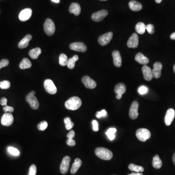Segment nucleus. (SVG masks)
Wrapping results in <instances>:
<instances>
[{
    "label": "nucleus",
    "instance_id": "4",
    "mask_svg": "<svg viewBox=\"0 0 175 175\" xmlns=\"http://www.w3.org/2000/svg\"><path fill=\"white\" fill-rule=\"evenodd\" d=\"M136 137L142 142H145L150 138L151 133L149 130L146 128H141L138 129L136 132Z\"/></svg>",
    "mask_w": 175,
    "mask_h": 175
},
{
    "label": "nucleus",
    "instance_id": "46",
    "mask_svg": "<svg viewBox=\"0 0 175 175\" xmlns=\"http://www.w3.org/2000/svg\"><path fill=\"white\" fill-rule=\"evenodd\" d=\"M7 99L6 97H2L1 99L0 100V104L2 106H7Z\"/></svg>",
    "mask_w": 175,
    "mask_h": 175
},
{
    "label": "nucleus",
    "instance_id": "32",
    "mask_svg": "<svg viewBox=\"0 0 175 175\" xmlns=\"http://www.w3.org/2000/svg\"><path fill=\"white\" fill-rule=\"evenodd\" d=\"M68 59L67 56L65 54H61L60 55L59 57V63L61 66H65L67 65Z\"/></svg>",
    "mask_w": 175,
    "mask_h": 175
},
{
    "label": "nucleus",
    "instance_id": "12",
    "mask_svg": "<svg viewBox=\"0 0 175 175\" xmlns=\"http://www.w3.org/2000/svg\"><path fill=\"white\" fill-rule=\"evenodd\" d=\"M70 48L72 50L79 52H85L87 50L86 45L81 42H77L71 44L70 45Z\"/></svg>",
    "mask_w": 175,
    "mask_h": 175
},
{
    "label": "nucleus",
    "instance_id": "40",
    "mask_svg": "<svg viewBox=\"0 0 175 175\" xmlns=\"http://www.w3.org/2000/svg\"><path fill=\"white\" fill-rule=\"evenodd\" d=\"M107 112L105 110H103L100 111H98L96 112V116L97 118H101L104 117H106L107 116Z\"/></svg>",
    "mask_w": 175,
    "mask_h": 175
},
{
    "label": "nucleus",
    "instance_id": "39",
    "mask_svg": "<svg viewBox=\"0 0 175 175\" xmlns=\"http://www.w3.org/2000/svg\"><path fill=\"white\" fill-rule=\"evenodd\" d=\"M37 174V167L35 165H32L29 170L28 175H36Z\"/></svg>",
    "mask_w": 175,
    "mask_h": 175
},
{
    "label": "nucleus",
    "instance_id": "43",
    "mask_svg": "<svg viewBox=\"0 0 175 175\" xmlns=\"http://www.w3.org/2000/svg\"><path fill=\"white\" fill-rule=\"evenodd\" d=\"M14 108H13L12 106H6L3 108V110L5 112H9L10 113L14 111Z\"/></svg>",
    "mask_w": 175,
    "mask_h": 175
},
{
    "label": "nucleus",
    "instance_id": "22",
    "mask_svg": "<svg viewBox=\"0 0 175 175\" xmlns=\"http://www.w3.org/2000/svg\"><path fill=\"white\" fill-rule=\"evenodd\" d=\"M135 59L137 62L144 65H146L149 62L148 58L144 56L142 53H138L136 54Z\"/></svg>",
    "mask_w": 175,
    "mask_h": 175
},
{
    "label": "nucleus",
    "instance_id": "34",
    "mask_svg": "<svg viewBox=\"0 0 175 175\" xmlns=\"http://www.w3.org/2000/svg\"><path fill=\"white\" fill-rule=\"evenodd\" d=\"M64 124L65 125V127L67 130H71L74 126L73 123L71 121V119L70 117H66L64 120Z\"/></svg>",
    "mask_w": 175,
    "mask_h": 175
},
{
    "label": "nucleus",
    "instance_id": "28",
    "mask_svg": "<svg viewBox=\"0 0 175 175\" xmlns=\"http://www.w3.org/2000/svg\"><path fill=\"white\" fill-rule=\"evenodd\" d=\"M31 66H32V63L27 58H23L19 65L20 69H22V70L28 69V68H31Z\"/></svg>",
    "mask_w": 175,
    "mask_h": 175
},
{
    "label": "nucleus",
    "instance_id": "17",
    "mask_svg": "<svg viewBox=\"0 0 175 175\" xmlns=\"http://www.w3.org/2000/svg\"><path fill=\"white\" fill-rule=\"evenodd\" d=\"M139 44V37L136 33H133L128 39L127 45L129 48H137Z\"/></svg>",
    "mask_w": 175,
    "mask_h": 175
},
{
    "label": "nucleus",
    "instance_id": "37",
    "mask_svg": "<svg viewBox=\"0 0 175 175\" xmlns=\"http://www.w3.org/2000/svg\"><path fill=\"white\" fill-rule=\"evenodd\" d=\"M48 127V123L45 121L41 122L38 125V128L39 130L44 131Z\"/></svg>",
    "mask_w": 175,
    "mask_h": 175
},
{
    "label": "nucleus",
    "instance_id": "24",
    "mask_svg": "<svg viewBox=\"0 0 175 175\" xmlns=\"http://www.w3.org/2000/svg\"><path fill=\"white\" fill-rule=\"evenodd\" d=\"M128 6H129V8L131 10L134 11H139L141 10L143 8V6L141 3L136 1H134V0L129 2Z\"/></svg>",
    "mask_w": 175,
    "mask_h": 175
},
{
    "label": "nucleus",
    "instance_id": "54",
    "mask_svg": "<svg viewBox=\"0 0 175 175\" xmlns=\"http://www.w3.org/2000/svg\"><path fill=\"white\" fill-rule=\"evenodd\" d=\"M99 1H108V0H99Z\"/></svg>",
    "mask_w": 175,
    "mask_h": 175
},
{
    "label": "nucleus",
    "instance_id": "6",
    "mask_svg": "<svg viewBox=\"0 0 175 175\" xmlns=\"http://www.w3.org/2000/svg\"><path fill=\"white\" fill-rule=\"evenodd\" d=\"M44 87L45 90L48 94H55L57 92V88L54 84L52 80L51 79H46L44 82Z\"/></svg>",
    "mask_w": 175,
    "mask_h": 175
},
{
    "label": "nucleus",
    "instance_id": "41",
    "mask_svg": "<svg viewBox=\"0 0 175 175\" xmlns=\"http://www.w3.org/2000/svg\"><path fill=\"white\" fill-rule=\"evenodd\" d=\"M146 30L148 32L149 34H152L154 33L155 28L154 25L152 24H148L146 25Z\"/></svg>",
    "mask_w": 175,
    "mask_h": 175
},
{
    "label": "nucleus",
    "instance_id": "18",
    "mask_svg": "<svg viewBox=\"0 0 175 175\" xmlns=\"http://www.w3.org/2000/svg\"><path fill=\"white\" fill-rule=\"evenodd\" d=\"M175 111L173 109H169L167 110L165 116V122L166 126H169L171 124L175 118Z\"/></svg>",
    "mask_w": 175,
    "mask_h": 175
},
{
    "label": "nucleus",
    "instance_id": "19",
    "mask_svg": "<svg viewBox=\"0 0 175 175\" xmlns=\"http://www.w3.org/2000/svg\"><path fill=\"white\" fill-rule=\"evenodd\" d=\"M113 63L117 67H120L122 65V58L120 53L117 50H115L112 52Z\"/></svg>",
    "mask_w": 175,
    "mask_h": 175
},
{
    "label": "nucleus",
    "instance_id": "16",
    "mask_svg": "<svg viewBox=\"0 0 175 175\" xmlns=\"http://www.w3.org/2000/svg\"><path fill=\"white\" fill-rule=\"evenodd\" d=\"M163 68V65L161 63L156 62L154 64L153 69L152 70L153 77L156 79H158L161 76V70Z\"/></svg>",
    "mask_w": 175,
    "mask_h": 175
},
{
    "label": "nucleus",
    "instance_id": "31",
    "mask_svg": "<svg viewBox=\"0 0 175 175\" xmlns=\"http://www.w3.org/2000/svg\"><path fill=\"white\" fill-rule=\"evenodd\" d=\"M128 168L130 170L134 171L136 173L143 172L144 171V168L141 166H139L133 164H131L128 165Z\"/></svg>",
    "mask_w": 175,
    "mask_h": 175
},
{
    "label": "nucleus",
    "instance_id": "33",
    "mask_svg": "<svg viewBox=\"0 0 175 175\" xmlns=\"http://www.w3.org/2000/svg\"><path fill=\"white\" fill-rule=\"evenodd\" d=\"M116 131L117 130L115 128H110L106 132V135H107L108 138L110 141H112V140L115 139V133Z\"/></svg>",
    "mask_w": 175,
    "mask_h": 175
},
{
    "label": "nucleus",
    "instance_id": "2",
    "mask_svg": "<svg viewBox=\"0 0 175 175\" xmlns=\"http://www.w3.org/2000/svg\"><path fill=\"white\" fill-rule=\"evenodd\" d=\"M95 153L97 157L103 160H110L113 157L112 152L108 149L104 148H97L95 149Z\"/></svg>",
    "mask_w": 175,
    "mask_h": 175
},
{
    "label": "nucleus",
    "instance_id": "15",
    "mask_svg": "<svg viewBox=\"0 0 175 175\" xmlns=\"http://www.w3.org/2000/svg\"><path fill=\"white\" fill-rule=\"evenodd\" d=\"M82 82L87 89H93L96 87V83L89 76H84L82 78Z\"/></svg>",
    "mask_w": 175,
    "mask_h": 175
},
{
    "label": "nucleus",
    "instance_id": "9",
    "mask_svg": "<svg viewBox=\"0 0 175 175\" xmlns=\"http://www.w3.org/2000/svg\"><path fill=\"white\" fill-rule=\"evenodd\" d=\"M108 15V11L106 10H102L94 13L92 15V19L94 22H101Z\"/></svg>",
    "mask_w": 175,
    "mask_h": 175
},
{
    "label": "nucleus",
    "instance_id": "49",
    "mask_svg": "<svg viewBox=\"0 0 175 175\" xmlns=\"http://www.w3.org/2000/svg\"><path fill=\"white\" fill-rule=\"evenodd\" d=\"M127 175H144L142 173H132L131 174H128Z\"/></svg>",
    "mask_w": 175,
    "mask_h": 175
},
{
    "label": "nucleus",
    "instance_id": "5",
    "mask_svg": "<svg viewBox=\"0 0 175 175\" xmlns=\"http://www.w3.org/2000/svg\"><path fill=\"white\" fill-rule=\"evenodd\" d=\"M44 30L45 33L48 35L54 34L56 30L55 23L50 19H47L44 23Z\"/></svg>",
    "mask_w": 175,
    "mask_h": 175
},
{
    "label": "nucleus",
    "instance_id": "25",
    "mask_svg": "<svg viewBox=\"0 0 175 175\" xmlns=\"http://www.w3.org/2000/svg\"><path fill=\"white\" fill-rule=\"evenodd\" d=\"M82 162V160L79 159L77 158L74 160V163L73 164L72 166L71 169V173L72 174H76L79 169L80 166H81Z\"/></svg>",
    "mask_w": 175,
    "mask_h": 175
},
{
    "label": "nucleus",
    "instance_id": "53",
    "mask_svg": "<svg viewBox=\"0 0 175 175\" xmlns=\"http://www.w3.org/2000/svg\"><path fill=\"white\" fill-rule=\"evenodd\" d=\"M173 70H174V73H175V64L174 65V67H173Z\"/></svg>",
    "mask_w": 175,
    "mask_h": 175
},
{
    "label": "nucleus",
    "instance_id": "47",
    "mask_svg": "<svg viewBox=\"0 0 175 175\" xmlns=\"http://www.w3.org/2000/svg\"><path fill=\"white\" fill-rule=\"evenodd\" d=\"M75 136V133L73 131H70V132L68 133V134L67 135L68 139H73Z\"/></svg>",
    "mask_w": 175,
    "mask_h": 175
},
{
    "label": "nucleus",
    "instance_id": "21",
    "mask_svg": "<svg viewBox=\"0 0 175 175\" xmlns=\"http://www.w3.org/2000/svg\"><path fill=\"white\" fill-rule=\"evenodd\" d=\"M32 36L31 35H27L23 39L19 41L18 44V47L20 49L27 48L29 45V41L32 40Z\"/></svg>",
    "mask_w": 175,
    "mask_h": 175
},
{
    "label": "nucleus",
    "instance_id": "23",
    "mask_svg": "<svg viewBox=\"0 0 175 175\" xmlns=\"http://www.w3.org/2000/svg\"><path fill=\"white\" fill-rule=\"evenodd\" d=\"M69 11L72 14H74L76 16H78L81 13L80 5L76 2H73L70 6Z\"/></svg>",
    "mask_w": 175,
    "mask_h": 175
},
{
    "label": "nucleus",
    "instance_id": "50",
    "mask_svg": "<svg viewBox=\"0 0 175 175\" xmlns=\"http://www.w3.org/2000/svg\"><path fill=\"white\" fill-rule=\"evenodd\" d=\"M173 161L174 165H175V153L174 154V155L173 156Z\"/></svg>",
    "mask_w": 175,
    "mask_h": 175
},
{
    "label": "nucleus",
    "instance_id": "45",
    "mask_svg": "<svg viewBox=\"0 0 175 175\" xmlns=\"http://www.w3.org/2000/svg\"><path fill=\"white\" fill-rule=\"evenodd\" d=\"M67 144L70 147H73L76 145V142L73 139H68L66 141Z\"/></svg>",
    "mask_w": 175,
    "mask_h": 175
},
{
    "label": "nucleus",
    "instance_id": "14",
    "mask_svg": "<svg viewBox=\"0 0 175 175\" xmlns=\"http://www.w3.org/2000/svg\"><path fill=\"white\" fill-rule=\"evenodd\" d=\"M14 118L12 115L10 113L6 112L2 117L1 124L4 126H10L13 124Z\"/></svg>",
    "mask_w": 175,
    "mask_h": 175
},
{
    "label": "nucleus",
    "instance_id": "7",
    "mask_svg": "<svg viewBox=\"0 0 175 175\" xmlns=\"http://www.w3.org/2000/svg\"><path fill=\"white\" fill-rule=\"evenodd\" d=\"M112 38H113V33L111 32H108L100 36L98 41L99 44L101 45L105 46L110 43Z\"/></svg>",
    "mask_w": 175,
    "mask_h": 175
},
{
    "label": "nucleus",
    "instance_id": "27",
    "mask_svg": "<svg viewBox=\"0 0 175 175\" xmlns=\"http://www.w3.org/2000/svg\"><path fill=\"white\" fill-rule=\"evenodd\" d=\"M162 161L160 159L159 156L158 155H156L154 157L152 161V165L154 168L156 169H160L162 166Z\"/></svg>",
    "mask_w": 175,
    "mask_h": 175
},
{
    "label": "nucleus",
    "instance_id": "44",
    "mask_svg": "<svg viewBox=\"0 0 175 175\" xmlns=\"http://www.w3.org/2000/svg\"><path fill=\"white\" fill-rule=\"evenodd\" d=\"M93 130L94 131L97 132L98 131V123L96 120H93Z\"/></svg>",
    "mask_w": 175,
    "mask_h": 175
},
{
    "label": "nucleus",
    "instance_id": "26",
    "mask_svg": "<svg viewBox=\"0 0 175 175\" xmlns=\"http://www.w3.org/2000/svg\"><path fill=\"white\" fill-rule=\"evenodd\" d=\"M41 53V50L40 48H34L29 52V56L32 59H37Z\"/></svg>",
    "mask_w": 175,
    "mask_h": 175
},
{
    "label": "nucleus",
    "instance_id": "29",
    "mask_svg": "<svg viewBox=\"0 0 175 175\" xmlns=\"http://www.w3.org/2000/svg\"><path fill=\"white\" fill-rule=\"evenodd\" d=\"M135 30L136 32L139 34H143L145 33L146 30V25L143 23L140 22L136 24L135 27Z\"/></svg>",
    "mask_w": 175,
    "mask_h": 175
},
{
    "label": "nucleus",
    "instance_id": "20",
    "mask_svg": "<svg viewBox=\"0 0 175 175\" xmlns=\"http://www.w3.org/2000/svg\"><path fill=\"white\" fill-rule=\"evenodd\" d=\"M142 72L143 73L144 77L147 81H150L153 78L152 74V70L150 67L144 65L142 68Z\"/></svg>",
    "mask_w": 175,
    "mask_h": 175
},
{
    "label": "nucleus",
    "instance_id": "1",
    "mask_svg": "<svg viewBox=\"0 0 175 175\" xmlns=\"http://www.w3.org/2000/svg\"><path fill=\"white\" fill-rule=\"evenodd\" d=\"M82 105L81 100L77 96H73L67 100L65 106L68 110H75L80 108Z\"/></svg>",
    "mask_w": 175,
    "mask_h": 175
},
{
    "label": "nucleus",
    "instance_id": "51",
    "mask_svg": "<svg viewBox=\"0 0 175 175\" xmlns=\"http://www.w3.org/2000/svg\"><path fill=\"white\" fill-rule=\"evenodd\" d=\"M52 1L56 2V3H58L60 2V0H52Z\"/></svg>",
    "mask_w": 175,
    "mask_h": 175
},
{
    "label": "nucleus",
    "instance_id": "36",
    "mask_svg": "<svg viewBox=\"0 0 175 175\" xmlns=\"http://www.w3.org/2000/svg\"><path fill=\"white\" fill-rule=\"evenodd\" d=\"M8 152L12 155L17 156L19 155V152L17 149L16 148H13V147H8L7 148Z\"/></svg>",
    "mask_w": 175,
    "mask_h": 175
},
{
    "label": "nucleus",
    "instance_id": "11",
    "mask_svg": "<svg viewBox=\"0 0 175 175\" xmlns=\"http://www.w3.org/2000/svg\"><path fill=\"white\" fill-rule=\"evenodd\" d=\"M126 92V86L124 83H120L117 84L115 88V92L116 94V98L117 99H121L122 95Z\"/></svg>",
    "mask_w": 175,
    "mask_h": 175
},
{
    "label": "nucleus",
    "instance_id": "42",
    "mask_svg": "<svg viewBox=\"0 0 175 175\" xmlns=\"http://www.w3.org/2000/svg\"><path fill=\"white\" fill-rule=\"evenodd\" d=\"M9 60L7 59H3L0 61V69L3 67L7 66L9 64Z\"/></svg>",
    "mask_w": 175,
    "mask_h": 175
},
{
    "label": "nucleus",
    "instance_id": "3",
    "mask_svg": "<svg viewBox=\"0 0 175 175\" xmlns=\"http://www.w3.org/2000/svg\"><path fill=\"white\" fill-rule=\"evenodd\" d=\"M35 92L32 91L26 96V100L30 105V107L33 110H37L40 105L37 97L35 96Z\"/></svg>",
    "mask_w": 175,
    "mask_h": 175
},
{
    "label": "nucleus",
    "instance_id": "35",
    "mask_svg": "<svg viewBox=\"0 0 175 175\" xmlns=\"http://www.w3.org/2000/svg\"><path fill=\"white\" fill-rule=\"evenodd\" d=\"M10 87V83L8 80H4L0 82V88L2 89H8Z\"/></svg>",
    "mask_w": 175,
    "mask_h": 175
},
{
    "label": "nucleus",
    "instance_id": "52",
    "mask_svg": "<svg viewBox=\"0 0 175 175\" xmlns=\"http://www.w3.org/2000/svg\"><path fill=\"white\" fill-rule=\"evenodd\" d=\"M161 1H162V0H155L156 2L158 3V4H160V3L161 2Z\"/></svg>",
    "mask_w": 175,
    "mask_h": 175
},
{
    "label": "nucleus",
    "instance_id": "30",
    "mask_svg": "<svg viewBox=\"0 0 175 175\" xmlns=\"http://www.w3.org/2000/svg\"><path fill=\"white\" fill-rule=\"evenodd\" d=\"M79 57L77 55H74L72 58H69L68 60L67 66L68 68L70 69H73L75 66L76 61L78 60Z\"/></svg>",
    "mask_w": 175,
    "mask_h": 175
},
{
    "label": "nucleus",
    "instance_id": "38",
    "mask_svg": "<svg viewBox=\"0 0 175 175\" xmlns=\"http://www.w3.org/2000/svg\"><path fill=\"white\" fill-rule=\"evenodd\" d=\"M138 91L140 94L144 95V94H147L148 92V89L146 86H141L139 88Z\"/></svg>",
    "mask_w": 175,
    "mask_h": 175
},
{
    "label": "nucleus",
    "instance_id": "10",
    "mask_svg": "<svg viewBox=\"0 0 175 175\" xmlns=\"http://www.w3.org/2000/svg\"><path fill=\"white\" fill-rule=\"evenodd\" d=\"M70 161L71 158L69 156H67L63 158L60 166V171L62 174H65L67 173L70 166Z\"/></svg>",
    "mask_w": 175,
    "mask_h": 175
},
{
    "label": "nucleus",
    "instance_id": "8",
    "mask_svg": "<svg viewBox=\"0 0 175 175\" xmlns=\"http://www.w3.org/2000/svg\"><path fill=\"white\" fill-rule=\"evenodd\" d=\"M139 103L137 101H134L131 105L129 109V115L131 119L134 120L138 116Z\"/></svg>",
    "mask_w": 175,
    "mask_h": 175
},
{
    "label": "nucleus",
    "instance_id": "48",
    "mask_svg": "<svg viewBox=\"0 0 175 175\" xmlns=\"http://www.w3.org/2000/svg\"><path fill=\"white\" fill-rule=\"evenodd\" d=\"M170 39L172 40H175V32L171 35Z\"/></svg>",
    "mask_w": 175,
    "mask_h": 175
},
{
    "label": "nucleus",
    "instance_id": "13",
    "mask_svg": "<svg viewBox=\"0 0 175 175\" xmlns=\"http://www.w3.org/2000/svg\"><path fill=\"white\" fill-rule=\"evenodd\" d=\"M32 14V10L31 8H25L19 13V18L22 22H25L31 17Z\"/></svg>",
    "mask_w": 175,
    "mask_h": 175
}]
</instances>
